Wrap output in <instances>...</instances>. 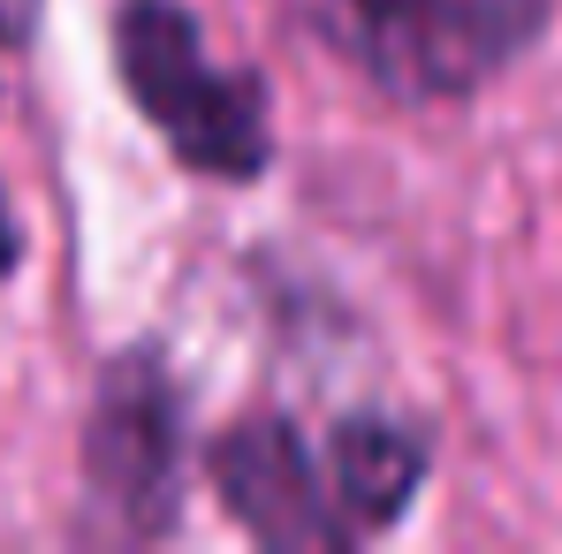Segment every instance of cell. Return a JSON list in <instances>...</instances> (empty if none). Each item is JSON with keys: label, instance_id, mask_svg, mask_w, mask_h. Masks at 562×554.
<instances>
[{"label": "cell", "instance_id": "7a4b0ae2", "mask_svg": "<svg viewBox=\"0 0 562 554\" xmlns=\"http://www.w3.org/2000/svg\"><path fill=\"white\" fill-rule=\"evenodd\" d=\"M555 0H335V46L395 99H464L502 77L540 31Z\"/></svg>", "mask_w": 562, "mask_h": 554}, {"label": "cell", "instance_id": "3957f363", "mask_svg": "<svg viewBox=\"0 0 562 554\" xmlns=\"http://www.w3.org/2000/svg\"><path fill=\"white\" fill-rule=\"evenodd\" d=\"M85 501L106 540H160L183 501V395L153 350L114 358L85 426Z\"/></svg>", "mask_w": 562, "mask_h": 554}, {"label": "cell", "instance_id": "8992f818", "mask_svg": "<svg viewBox=\"0 0 562 554\" xmlns=\"http://www.w3.org/2000/svg\"><path fill=\"white\" fill-rule=\"evenodd\" d=\"M31 8H38V0H0V46H15V38L31 31Z\"/></svg>", "mask_w": 562, "mask_h": 554}, {"label": "cell", "instance_id": "5b68a950", "mask_svg": "<svg viewBox=\"0 0 562 554\" xmlns=\"http://www.w3.org/2000/svg\"><path fill=\"white\" fill-rule=\"evenodd\" d=\"M327 478H335V501L358 532H387L426 478V441L395 418H342L335 449H327Z\"/></svg>", "mask_w": 562, "mask_h": 554}, {"label": "cell", "instance_id": "277c9868", "mask_svg": "<svg viewBox=\"0 0 562 554\" xmlns=\"http://www.w3.org/2000/svg\"><path fill=\"white\" fill-rule=\"evenodd\" d=\"M205 471H213V486H221V509H228L259 547L335 554V547L358 540V524H350L342 501H335V478L312 471L304 433H296L281 410L236 418V426L213 441Z\"/></svg>", "mask_w": 562, "mask_h": 554}, {"label": "cell", "instance_id": "52a82bcc", "mask_svg": "<svg viewBox=\"0 0 562 554\" xmlns=\"http://www.w3.org/2000/svg\"><path fill=\"white\" fill-rule=\"evenodd\" d=\"M15 274V221H8V197H0V281Z\"/></svg>", "mask_w": 562, "mask_h": 554}, {"label": "cell", "instance_id": "6da1fadb", "mask_svg": "<svg viewBox=\"0 0 562 554\" xmlns=\"http://www.w3.org/2000/svg\"><path fill=\"white\" fill-rule=\"evenodd\" d=\"M114 69L122 92L137 99V114L168 137V152L221 176V183H251L274 152L267 137V84L251 69H228L205 54V31L183 0H122L114 15Z\"/></svg>", "mask_w": 562, "mask_h": 554}]
</instances>
